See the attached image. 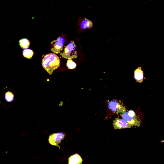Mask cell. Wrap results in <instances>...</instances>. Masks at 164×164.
Masks as SVG:
<instances>
[{"label": "cell", "instance_id": "12", "mask_svg": "<svg viewBox=\"0 0 164 164\" xmlns=\"http://www.w3.org/2000/svg\"><path fill=\"white\" fill-rule=\"evenodd\" d=\"M34 53L32 50L29 49H25L23 51V55L27 58L31 59Z\"/></svg>", "mask_w": 164, "mask_h": 164}, {"label": "cell", "instance_id": "1", "mask_svg": "<svg viewBox=\"0 0 164 164\" xmlns=\"http://www.w3.org/2000/svg\"><path fill=\"white\" fill-rule=\"evenodd\" d=\"M60 64L59 57L54 54H48L43 56L42 59V67L50 75L58 68Z\"/></svg>", "mask_w": 164, "mask_h": 164}, {"label": "cell", "instance_id": "8", "mask_svg": "<svg viewBox=\"0 0 164 164\" xmlns=\"http://www.w3.org/2000/svg\"><path fill=\"white\" fill-rule=\"evenodd\" d=\"M93 23L91 21L87 19L80 20L79 23V28L80 30H85L93 27Z\"/></svg>", "mask_w": 164, "mask_h": 164}, {"label": "cell", "instance_id": "10", "mask_svg": "<svg viewBox=\"0 0 164 164\" xmlns=\"http://www.w3.org/2000/svg\"><path fill=\"white\" fill-rule=\"evenodd\" d=\"M134 77L137 82L141 83L144 79V73L141 67H139L134 71Z\"/></svg>", "mask_w": 164, "mask_h": 164}, {"label": "cell", "instance_id": "5", "mask_svg": "<svg viewBox=\"0 0 164 164\" xmlns=\"http://www.w3.org/2000/svg\"><path fill=\"white\" fill-rule=\"evenodd\" d=\"M108 107L114 113H123L126 111V107L120 103V101L112 100L108 101Z\"/></svg>", "mask_w": 164, "mask_h": 164}, {"label": "cell", "instance_id": "2", "mask_svg": "<svg viewBox=\"0 0 164 164\" xmlns=\"http://www.w3.org/2000/svg\"><path fill=\"white\" fill-rule=\"evenodd\" d=\"M61 55L64 58L72 59L77 58L76 45L74 41H71L64 49L63 53H60Z\"/></svg>", "mask_w": 164, "mask_h": 164}, {"label": "cell", "instance_id": "6", "mask_svg": "<svg viewBox=\"0 0 164 164\" xmlns=\"http://www.w3.org/2000/svg\"><path fill=\"white\" fill-rule=\"evenodd\" d=\"M65 137L64 133H55L49 136V142L52 145L56 146L60 148L58 145L60 144L62 140L64 139Z\"/></svg>", "mask_w": 164, "mask_h": 164}, {"label": "cell", "instance_id": "14", "mask_svg": "<svg viewBox=\"0 0 164 164\" xmlns=\"http://www.w3.org/2000/svg\"><path fill=\"white\" fill-rule=\"evenodd\" d=\"M67 68L69 69H73L76 68L77 67V64L75 63L74 62L72 59H68L67 63Z\"/></svg>", "mask_w": 164, "mask_h": 164}, {"label": "cell", "instance_id": "7", "mask_svg": "<svg viewBox=\"0 0 164 164\" xmlns=\"http://www.w3.org/2000/svg\"><path fill=\"white\" fill-rule=\"evenodd\" d=\"M113 126L115 130L122 128H131L132 126L127 121L123 119L116 118L113 121Z\"/></svg>", "mask_w": 164, "mask_h": 164}, {"label": "cell", "instance_id": "11", "mask_svg": "<svg viewBox=\"0 0 164 164\" xmlns=\"http://www.w3.org/2000/svg\"><path fill=\"white\" fill-rule=\"evenodd\" d=\"M19 45L22 48L28 49L29 47V45H30V41L28 39H22L19 41Z\"/></svg>", "mask_w": 164, "mask_h": 164}, {"label": "cell", "instance_id": "9", "mask_svg": "<svg viewBox=\"0 0 164 164\" xmlns=\"http://www.w3.org/2000/svg\"><path fill=\"white\" fill-rule=\"evenodd\" d=\"M83 159L78 153L70 156L68 159V164H82Z\"/></svg>", "mask_w": 164, "mask_h": 164}, {"label": "cell", "instance_id": "4", "mask_svg": "<svg viewBox=\"0 0 164 164\" xmlns=\"http://www.w3.org/2000/svg\"><path fill=\"white\" fill-rule=\"evenodd\" d=\"M121 116L123 119L127 121L132 126H139L140 125V121L138 119L136 113L133 110H128L122 113Z\"/></svg>", "mask_w": 164, "mask_h": 164}, {"label": "cell", "instance_id": "3", "mask_svg": "<svg viewBox=\"0 0 164 164\" xmlns=\"http://www.w3.org/2000/svg\"><path fill=\"white\" fill-rule=\"evenodd\" d=\"M66 36L61 35L59 37L57 38L56 40L54 41L51 42V50L54 54L60 53L62 51L66 44Z\"/></svg>", "mask_w": 164, "mask_h": 164}, {"label": "cell", "instance_id": "13", "mask_svg": "<svg viewBox=\"0 0 164 164\" xmlns=\"http://www.w3.org/2000/svg\"><path fill=\"white\" fill-rule=\"evenodd\" d=\"M14 95L10 92H7L4 95L5 99L8 102H11V101H13V100H14Z\"/></svg>", "mask_w": 164, "mask_h": 164}]
</instances>
